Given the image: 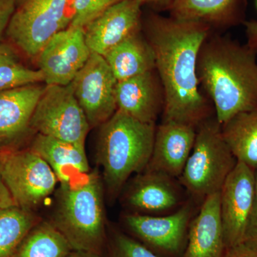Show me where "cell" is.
<instances>
[{
	"label": "cell",
	"mask_w": 257,
	"mask_h": 257,
	"mask_svg": "<svg viewBox=\"0 0 257 257\" xmlns=\"http://www.w3.org/2000/svg\"><path fill=\"white\" fill-rule=\"evenodd\" d=\"M197 130L190 124L162 121L156 128L151 158L145 170L179 178L192 151Z\"/></svg>",
	"instance_id": "obj_15"
},
{
	"label": "cell",
	"mask_w": 257,
	"mask_h": 257,
	"mask_svg": "<svg viewBox=\"0 0 257 257\" xmlns=\"http://www.w3.org/2000/svg\"><path fill=\"white\" fill-rule=\"evenodd\" d=\"M110 257H160L140 241L121 232L111 240Z\"/></svg>",
	"instance_id": "obj_27"
},
{
	"label": "cell",
	"mask_w": 257,
	"mask_h": 257,
	"mask_svg": "<svg viewBox=\"0 0 257 257\" xmlns=\"http://www.w3.org/2000/svg\"><path fill=\"white\" fill-rule=\"evenodd\" d=\"M74 0H28L19 6L6 34L27 57L37 60L54 35L70 27Z\"/></svg>",
	"instance_id": "obj_6"
},
{
	"label": "cell",
	"mask_w": 257,
	"mask_h": 257,
	"mask_svg": "<svg viewBox=\"0 0 257 257\" xmlns=\"http://www.w3.org/2000/svg\"><path fill=\"white\" fill-rule=\"evenodd\" d=\"M26 1H28V0H17V3H18L19 7L20 6V5L24 4V3Z\"/></svg>",
	"instance_id": "obj_37"
},
{
	"label": "cell",
	"mask_w": 257,
	"mask_h": 257,
	"mask_svg": "<svg viewBox=\"0 0 257 257\" xmlns=\"http://www.w3.org/2000/svg\"><path fill=\"white\" fill-rule=\"evenodd\" d=\"M30 149L48 164L61 184L90 172L85 146L37 134Z\"/></svg>",
	"instance_id": "obj_18"
},
{
	"label": "cell",
	"mask_w": 257,
	"mask_h": 257,
	"mask_svg": "<svg viewBox=\"0 0 257 257\" xmlns=\"http://www.w3.org/2000/svg\"><path fill=\"white\" fill-rule=\"evenodd\" d=\"M116 100L117 110L155 124L164 107L163 89L156 70L117 82Z\"/></svg>",
	"instance_id": "obj_16"
},
{
	"label": "cell",
	"mask_w": 257,
	"mask_h": 257,
	"mask_svg": "<svg viewBox=\"0 0 257 257\" xmlns=\"http://www.w3.org/2000/svg\"><path fill=\"white\" fill-rule=\"evenodd\" d=\"M0 169L15 204L27 210L40 207L59 182L48 164L30 149L3 150Z\"/></svg>",
	"instance_id": "obj_7"
},
{
	"label": "cell",
	"mask_w": 257,
	"mask_h": 257,
	"mask_svg": "<svg viewBox=\"0 0 257 257\" xmlns=\"http://www.w3.org/2000/svg\"><path fill=\"white\" fill-rule=\"evenodd\" d=\"M223 139L221 125L208 118L197 130L195 142L179 183L194 202L220 192L225 181L237 164Z\"/></svg>",
	"instance_id": "obj_5"
},
{
	"label": "cell",
	"mask_w": 257,
	"mask_h": 257,
	"mask_svg": "<svg viewBox=\"0 0 257 257\" xmlns=\"http://www.w3.org/2000/svg\"><path fill=\"white\" fill-rule=\"evenodd\" d=\"M224 257H257V250L244 243H240L226 248Z\"/></svg>",
	"instance_id": "obj_30"
},
{
	"label": "cell",
	"mask_w": 257,
	"mask_h": 257,
	"mask_svg": "<svg viewBox=\"0 0 257 257\" xmlns=\"http://www.w3.org/2000/svg\"><path fill=\"white\" fill-rule=\"evenodd\" d=\"M247 45L256 54L257 57V21L251 20L244 23Z\"/></svg>",
	"instance_id": "obj_31"
},
{
	"label": "cell",
	"mask_w": 257,
	"mask_h": 257,
	"mask_svg": "<svg viewBox=\"0 0 257 257\" xmlns=\"http://www.w3.org/2000/svg\"><path fill=\"white\" fill-rule=\"evenodd\" d=\"M116 84L104 57L93 53L70 83L91 128L100 126L117 110Z\"/></svg>",
	"instance_id": "obj_10"
},
{
	"label": "cell",
	"mask_w": 257,
	"mask_h": 257,
	"mask_svg": "<svg viewBox=\"0 0 257 257\" xmlns=\"http://www.w3.org/2000/svg\"><path fill=\"white\" fill-rule=\"evenodd\" d=\"M156 126L116 110L101 124L97 160L106 194L114 200L134 173H141L151 158Z\"/></svg>",
	"instance_id": "obj_3"
},
{
	"label": "cell",
	"mask_w": 257,
	"mask_h": 257,
	"mask_svg": "<svg viewBox=\"0 0 257 257\" xmlns=\"http://www.w3.org/2000/svg\"><path fill=\"white\" fill-rule=\"evenodd\" d=\"M66 257H101L97 253L86 252V251H71Z\"/></svg>",
	"instance_id": "obj_35"
},
{
	"label": "cell",
	"mask_w": 257,
	"mask_h": 257,
	"mask_svg": "<svg viewBox=\"0 0 257 257\" xmlns=\"http://www.w3.org/2000/svg\"><path fill=\"white\" fill-rule=\"evenodd\" d=\"M39 222L32 211L18 206L0 209V257H13L27 234Z\"/></svg>",
	"instance_id": "obj_24"
},
{
	"label": "cell",
	"mask_w": 257,
	"mask_h": 257,
	"mask_svg": "<svg viewBox=\"0 0 257 257\" xmlns=\"http://www.w3.org/2000/svg\"><path fill=\"white\" fill-rule=\"evenodd\" d=\"M5 149H3V147H2L1 143H0V152L3 151V150H4Z\"/></svg>",
	"instance_id": "obj_38"
},
{
	"label": "cell",
	"mask_w": 257,
	"mask_h": 257,
	"mask_svg": "<svg viewBox=\"0 0 257 257\" xmlns=\"http://www.w3.org/2000/svg\"><path fill=\"white\" fill-rule=\"evenodd\" d=\"M37 134L85 146L90 130L86 115L68 85H46L30 120Z\"/></svg>",
	"instance_id": "obj_8"
},
{
	"label": "cell",
	"mask_w": 257,
	"mask_h": 257,
	"mask_svg": "<svg viewBox=\"0 0 257 257\" xmlns=\"http://www.w3.org/2000/svg\"><path fill=\"white\" fill-rule=\"evenodd\" d=\"M17 206L14 199L7 187L0 169V209Z\"/></svg>",
	"instance_id": "obj_32"
},
{
	"label": "cell",
	"mask_w": 257,
	"mask_h": 257,
	"mask_svg": "<svg viewBox=\"0 0 257 257\" xmlns=\"http://www.w3.org/2000/svg\"><path fill=\"white\" fill-rule=\"evenodd\" d=\"M141 3L121 0L84 28L91 53L104 57L115 46L141 28Z\"/></svg>",
	"instance_id": "obj_14"
},
{
	"label": "cell",
	"mask_w": 257,
	"mask_h": 257,
	"mask_svg": "<svg viewBox=\"0 0 257 257\" xmlns=\"http://www.w3.org/2000/svg\"><path fill=\"white\" fill-rule=\"evenodd\" d=\"M142 5L145 4H152L160 5V6H166L168 8L172 0H138Z\"/></svg>",
	"instance_id": "obj_34"
},
{
	"label": "cell",
	"mask_w": 257,
	"mask_h": 257,
	"mask_svg": "<svg viewBox=\"0 0 257 257\" xmlns=\"http://www.w3.org/2000/svg\"><path fill=\"white\" fill-rule=\"evenodd\" d=\"M226 249L219 192L205 198L191 221L182 257H224Z\"/></svg>",
	"instance_id": "obj_17"
},
{
	"label": "cell",
	"mask_w": 257,
	"mask_h": 257,
	"mask_svg": "<svg viewBox=\"0 0 257 257\" xmlns=\"http://www.w3.org/2000/svg\"><path fill=\"white\" fill-rule=\"evenodd\" d=\"M145 30L163 89V121L197 128L211 117L210 104L201 92L197 72L198 55L211 26L152 15Z\"/></svg>",
	"instance_id": "obj_1"
},
{
	"label": "cell",
	"mask_w": 257,
	"mask_h": 257,
	"mask_svg": "<svg viewBox=\"0 0 257 257\" xmlns=\"http://www.w3.org/2000/svg\"><path fill=\"white\" fill-rule=\"evenodd\" d=\"M182 184L176 178L160 172L145 170L130 182L123 202L131 213L163 215L177 211L184 201Z\"/></svg>",
	"instance_id": "obj_13"
},
{
	"label": "cell",
	"mask_w": 257,
	"mask_h": 257,
	"mask_svg": "<svg viewBox=\"0 0 257 257\" xmlns=\"http://www.w3.org/2000/svg\"><path fill=\"white\" fill-rule=\"evenodd\" d=\"M240 0H172L168 10L171 18L207 24L234 22Z\"/></svg>",
	"instance_id": "obj_22"
},
{
	"label": "cell",
	"mask_w": 257,
	"mask_h": 257,
	"mask_svg": "<svg viewBox=\"0 0 257 257\" xmlns=\"http://www.w3.org/2000/svg\"><path fill=\"white\" fill-rule=\"evenodd\" d=\"M254 179H255V190H256V196L257 197V169L254 170Z\"/></svg>",
	"instance_id": "obj_36"
},
{
	"label": "cell",
	"mask_w": 257,
	"mask_h": 257,
	"mask_svg": "<svg viewBox=\"0 0 257 257\" xmlns=\"http://www.w3.org/2000/svg\"><path fill=\"white\" fill-rule=\"evenodd\" d=\"M104 57L117 82L155 70L153 51L140 31L113 47Z\"/></svg>",
	"instance_id": "obj_20"
},
{
	"label": "cell",
	"mask_w": 257,
	"mask_h": 257,
	"mask_svg": "<svg viewBox=\"0 0 257 257\" xmlns=\"http://www.w3.org/2000/svg\"><path fill=\"white\" fill-rule=\"evenodd\" d=\"M73 251L67 240L51 222L35 225L13 257H66Z\"/></svg>",
	"instance_id": "obj_23"
},
{
	"label": "cell",
	"mask_w": 257,
	"mask_h": 257,
	"mask_svg": "<svg viewBox=\"0 0 257 257\" xmlns=\"http://www.w3.org/2000/svg\"><path fill=\"white\" fill-rule=\"evenodd\" d=\"M226 145L237 162L257 169V110L243 111L221 125Z\"/></svg>",
	"instance_id": "obj_21"
},
{
	"label": "cell",
	"mask_w": 257,
	"mask_h": 257,
	"mask_svg": "<svg viewBox=\"0 0 257 257\" xmlns=\"http://www.w3.org/2000/svg\"><path fill=\"white\" fill-rule=\"evenodd\" d=\"M256 199L254 170L238 162L220 190V216L226 248L242 243Z\"/></svg>",
	"instance_id": "obj_11"
},
{
	"label": "cell",
	"mask_w": 257,
	"mask_h": 257,
	"mask_svg": "<svg viewBox=\"0 0 257 257\" xmlns=\"http://www.w3.org/2000/svg\"><path fill=\"white\" fill-rule=\"evenodd\" d=\"M96 170L61 184L51 221L74 251L100 253L106 238L104 183Z\"/></svg>",
	"instance_id": "obj_4"
},
{
	"label": "cell",
	"mask_w": 257,
	"mask_h": 257,
	"mask_svg": "<svg viewBox=\"0 0 257 257\" xmlns=\"http://www.w3.org/2000/svg\"><path fill=\"white\" fill-rule=\"evenodd\" d=\"M45 82L40 69H32L12 61L0 67V92Z\"/></svg>",
	"instance_id": "obj_25"
},
{
	"label": "cell",
	"mask_w": 257,
	"mask_h": 257,
	"mask_svg": "<svg viewBox=\"0 0 257 257\" xmlns=\"http://www.w3.org/2000/svg\"><path fill=\"white\" fill-rule=\"evenodd\" d=\"M243 243L257 250V197L245 231Z\"/></svg>",
	"instance_id": "obj_29"
},
{
	"label": "cell",
	"mask_w": 257,
	"mask_h": 257,
	"mask_svg": "<svg viewBox=\"0 0 257 257\" xmlns=\"http://www.w3.org/2000/svg\"><path fill=\"white\" fill-rule=\"evenodd\" d=\"M197 72L219 124L257 110V57L247 45L210 34L199 51Z\"/></svg>",
	"instance_id": "obj_2"
},
{
	"label": "cell",
	"mask_w": 257,
	"mask_h": 257,
	"mask_svg": "<svg viewBox=\"0 0 257 257\" xmlns=\"http://www.w3.org/2000/svg\"><path fill=\"white\" fill-rule=\"evenodd\" d=\"M17 0H0V43L17 10Z\"/></svg>",
	"instance_id": "obj_28"
},
{
	"label": "cell",
	"mask_w": 257,
	"mask_h": 257,
	"mask_svg": "<svg viewBox=\"0 0 257 257\" xmlns=\"http://www.w3.org/2000/svg\"><path fill=\"white\" fill-rule=\"evenodd\" d=\"M121 0H74V15L70 26L84 29L111 5Z\"/></svg>",
	"instance_id": "obj_26"
},
{
	"label": "cell",
	"mask_w": 257,
	"mask_h": 257,
	"mask_svg": "<svg viewBox=\"0 0 257 257\" xmlns=\"http://www.w3.org/2000/svg\"><path fill=\"white\" fill-rule=\"evenodd\" d=\"M91 52L84 29L69 27L54 35L37 58L46 85H68L87 63Z\"/></svg>",
	"instance_id": "obj_12"
},
{
	"label": "cell",
	"mask_w": 257,
	"mask_h": 257,
	"mask_svg": "<svg viewBox=\"0 0 257 257\" xmlns=\"http://www.w3.org/2000/svg\"><path fill=\"white\" fill-rule=\"evenodd\" d=\"M45 87L35 84L0 92V143L16 138L30 127Z\"/></svg>",
	"instance_id": "obj_19"
},
{
	"label": "cell",
	"mask_w": 257,
	"mask_h": 257,
	"mask_svg": "<svg viewBox=\"0 0 257 257\" xmlns=\"http://www.w3.org/2000/svg\"><path fill=\"white\" fill-rule=\"evenodd\" d=\"M14 60H18V57L13 47L8 44L0 43V67Z\"/></svg>",
	"instance_id": "obj_33"
},
{
	"label": "cell",
	"mask_w": 257,
	"mask_h": 257,
	"mask_svg": "<svg viewBox=\"0 0 257 257\" xmlns=\"http://www.w3.org/2000/svg\"><path fill=\"white\" fill-rule=\"evenodd\" d=\"M193 202L187 200L177 211L164 216L127 213L123 221L140 242L159 256L182 257L195 216Z\"/></svg>",
	"instance_id": "obj_9"
}]
</instances>
